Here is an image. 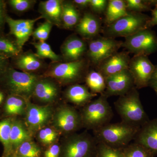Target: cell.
Instances as JSON below:
<instances>
[{"instance_id": "28", "label": "cell", "mask_w": 157, "mask_h": 157, "mask_svg": "<svg viewBox=\"0 0 157 157\" xmlns=\"http://www.w3.org/2000/svg\"><path fill=\"white\" fill-rule=\"evenodd\" d=\"M12 120L13 118L9 117L0 121V142L4 147L3 157H8L13 154L10 142Z\"/></svg>"}, {"instance_id": "13", "label": "cell", "mask_w": 157, "mask_h": 157, "mask_svg": "<svg viewBox=\"0 0 157 157\" xmlns=\"http://www.w3.org/2000/svg\"><path fill=\"white\" fill-rule=\"evenodd\" d=\"M42 16L33 19H14L8 15L6 23L9 26V35L14 37V39L22 49L26 42L33 33L34 26Z\"/></svg>"}, {"instance_id": "19", "label": "cell", "mask_w": 157, "mask_h": 157, "mask_svg": "<svg viewBox=\"0 0 157 157\" xmlns=\"http://www.w3.org/2000/svg\"><path fill=\"white\" fill-rule=\"evenodd\" d=\"M101 30L100 20L91 13H85L76 26V32L86 39L98 36Z\"/></svg>"}, {"instance_id": "16", "label": "cell", "mask_w": 157, "mask_h": 157, "mask_svg": "<svg viewBox=\"0 0 157 157\" xmlns=\"http://www.w3.org/2000/svg\"><path fill=\"white\" fill-rule=\"evenodd\" d=\"M157 155V117L149 120L140 127L134 140Z\"/></svg>"}, {"instance_id": "31", "label": "cell", "mask_w": 157, "mask_h": 157, "mask_svg": "<svg viewBox=\"0 0 157 157\" xmlns=\"http://www.w3.org/2000/svg\"><path fill=\"white\" fill-rule=\"evenodd\" d=\"M125 2L128 11L137 13L151 10V7L157 4V0H126Z\"/></svg>"}, {"instance_id": "1", "label": "cell", "mask_w": 157, "mask_h": 157, "mask_svg": "<svg viewBox=\"0 0 157 157\" xmlns=\"http://www.w3.org/2000/svg\"><path fill=\"white\" fill-rule=\"evenodd\" d=\"M140 128L122 121L117 123H109L94 130V137L97 142H102L114 148L123 149L134 140Z\"/></svg>"}, {"instance_id": "3", "label": "cell", "mask_w": 157, "mask_h": 157, "mask_svg": "<svg viewBox=\"0 0 157 157\" xmlns=\"http://www.w3.org/2000/svg\"><path fill=\"white\" fill-rule=\"evenodd\" d=\"M38 80L35 74L19 72L10 66L0 78V85L9 95L19 96L28 100L33 95Z\"/></svg>"}, {"instance_id": "30", "label": "cell", "mask_w": 157, "mask_h": 157, "mask_svg": "<svg viewBox=\"0 0 157 157\" xmlns=\"http://www.w3.org/2000/svg\"><path fill=\"white\" fill-rule=\"evenodd\" d=\"M14 154L16 157H41L42 151L36 143L29 140L21 144Z\"/></svg>"}, {"instance_id": "44", "label": "cell", "mask_w": 157, "mask_h": 157, "mask_svg": "<svg viewBox=\"0 0 157 157\" xmlns=\"http://www.w3.org/2000/svg\"><path fill=\"white\" fill-rule=\"evenodd\" d=\"M90 0H74L73 3L76 6L81 9H85L90 6Z\"/></svg>"}, {"instance_id": "7", "label": "cell", "mask_w": 157, "mask_h": 157, "mask_svg": "<svg viewBox=\"0 0 157 157\" xmlns=\"http://www.w3.org/2000/svg\"><path fill=\"white\" fill-rule=\"evenodd\" d=\"M86 63L83 59L73 62L56 63L44 74L45 77L55 78L63 84H73L85 75Z\"/></svg>"}, {"instance_id": "47", "label": "cell", "mask_w": 157, "mask_h": 157, "mask_svg": "<svg viewBox=\"0 0 157 157\" xmlns=\"http://www.w3.org/2000/svg\"><path fill=\"white\" fill-rule=\"evenodd\" d=\"M155 92L156 93V94L157 95V90H155Z\"/></svg>"}, {"instance_id": "15", "label": "cell", "mask_w": 157, "mask_h": 157, "mask_svg": "<svg viewBox=\"0 0 157 157\" xmlns=\"http://www.w3.org/2000/svg\"><path fill=\"white\" fill-rule=\"evenodd\" d=\"M129 53L128 52H117L101 62L97 67V71L105 78L128 70L131 60Z\"/></svg>"}, {"instance_id": "35", "label": "cell", "mask_w": 157, "mask_h": 157, "mask_svg": "<svg viewBox=\"0 0 157 157\" xmlns=\"http://www.w3.org/2000/svg\"><path fill=\"white\" fill-rule=\"evenodd\" d=\"M57 132L50 128H42L39 131L38 138L42 144L50 146L53 144L58 137Z\"/></svg>"}, {"instance_id": "12", "label": "cell", "mask_w": 157, "mask_h": 157, "mask_svg": "<svg viewBox=\"0 0 157 157\" xmlns=\"http://www.w3.org/2000/svg\"><path fill=\"white\" fill-rule=\"evenodd\" d=\"M106 89L103 94L107 97L125 94L135 87L134 79L128 70L105 78Z\"/></svg>"}, {"instance_id": "17", "label": "cell", "mask_w": 157, "mask_h": 157, "mask_svg": "<svg viewBox=\"0 0 157 157\" xmlns=\"http://www.w3.org/2000/svg\"><path fill=\"white\" fill-rule=\"evenodd\" d=\"M86 51L85 42L76 36L68 38L61 47L62 55L67 62L76 61L81 59Z\"/></svg>"}, {"instance_id": "11", "label": "cell", "mask_w": 157, "mask_h": 157, "mask_svg": "<svg viewBox=\"0 0 157 157\" xmlns=\"http://www.w3.org/2000/svg\"><path fill=\"white\" fill-rule=\"evenodd\" d=\"M53 124L60 132L70 134L82 125L80 114L73 107L62 106L53 116Z\"/></svg>"}, {"instance_id": "6", "label": "cell", "mask_w": 157, "mask_h": 157, "mask_svg": "<svg viewBox=\"0 0 157 157\" xmlns=\"http://www.w3.org/2000/svg\"><path fill=\"white\" fill-rule=\"evenodd\" d=\"M97 141L88 133L74 134L61 147L60 157H95Z\"/></svg>"}, {"instance_id": "37", "label": "cell", "mask_w": 157, "mask_h": 157, "mask_svg": "<svg viewBox=\"0 0 157 157\" xmlns=\"http://www.w3.org/2000/svg\"><path fill=\"white\" fill-rule=\"evenodd\" d=\"M8 4L12 10L17 12H23L31 9L36 2L34 0H9Z\"/></svg>"}, {"instance_id": "4", "label": "cell", "mask_w": 157, "mask_h": 157, "mask_svg": "<svg viewBox=\"0 0 157 157\" xmlns=\"http://www.w3.org/2000/svg\"><path fill=\"white\" fill-rule=\"evenodd\" d=\"M107 98L102 94L84 106L80 114L82 126L94 131L110 123L113 113Z\"/></svg>"}, {"instance_id": "34", "label": "cell", "mask_w": 157, "mask_h": 157, "mask_svg": "<svg viewBox=\"0 0 157 157\" xmlns=\"http://www.w3.org/2000/svg\"><path fill=\"white\" fill-rule=\"evenodd\" d=\"M95 157H124L123 149L114 148L102 142H97Z\"/></svg>"}, {"instance_id": "36", "label": "cell", "mask_w": 157, "mask_h": 157, "mask_svg": "<svg viewBox=\"0 0 157 157\" xmlns=\"http://www.w3.org/2000/svg\"><path fill=\"white\" fill-rule=\"evenodd\" d=\"M52 26L51 23L46 21L33 31L32 36L34 39L39 40V42H45L49 37Z\"/></svg>"}, {"instance_id": "23", "label": "cell", "mask_w": 157, "mask_h": 157, "mask_svg": "<svg viewBox=\"0 0 157 157\" xmlns=\"http://www.w3.org/2000/svg\"><path fill=\"white\" fill-rule=\"evenodd\" d=\"M125 1L110 0L108 2L105 11V22L107 25L111 24L128 14Z\"/></svg>"}, {"instance_id": "10", "label": "cell", "mask_w": 157, "mask_h": 157, "mask_svg": "<svg viewBox=\"0 0 157 157\" xmlns=\"http://www.w3.org/2000/svg\"><path fill=\"white\" fill-rule=\"evenodd\" d=\"M155 66L145 55H134L131 58L128 70L134 79L137 89L149 86Z\"/></svg>"}, {"instance_id": "8", "label": "cell", "mask_w": 157, "mask_h": 157, "mask_svg": "<svg viewBox=\"0 0 157 157\" xmlns=\"http://www.w3.org/2000/svg\"><path fill=\"white\" fill-rule=\"evenodd\" d=\"M122 47L134 55H145L157 51V36L150 29H146L125 38Z\"/></svg>"}, {"instance_id": "32", "label": "cell", "mask_w": 157, "mask_h": 157, "mask_svg": "<svg viewBox=\"0 0 157 157\" xmlns=\"http://www.w3.org/2000/svg\"><path fill=\"white\" fill-rule=\"evenodd\" d=\"M36 50L37 56L40 59H50L54 62H58L61 57L54 52L50 45L45 42H38L33 43Z\"/></svg>"}, {"instance_id": "18", "label": "cell", "mask_w": 157, "mask_h": 157, "mask_svg": "<svg viewBox=\"0 0 157 157\" xmlns=\"http://www.w3.org/2000/svg\"><path fill=\"white\" fill-rule=\"evenodd\" d=\"M63 2L60 0H47L40 2L39 11L41 16L52 25L60 26L62 25Z\"/></svg>"}, {"instance_id": "48", "label": "cell", "mask_w": 157, "mask_h": 157, "mask_svg": "<svg viewBox=\"0 0 157 157\" xmlns=\"http://www.w3.org/2000/svg\"><path fill=\"white\" fill-rule=\"evenodd\" d=\"M2 157H3L2 156Z\"/></svg>"}, {"instance_id": "5", "label": "cell", "mask_w": 157, "mask_h": 157, "mask_svg": "<svg viewBox=\"0 0 157 157\" xmlns=\"http://www.w3.org/2000/svg\"><path fill=\"white\" fill-rule=\"evenodd\" d=\"M150 17L142 13L129 12L126 16L107 25L105 34L107 37L114 38H124L147 29V25Z\"/></svg>"}, {"instance_id": "33", "label": "cell", "mask_w": 157, "mask_h": 157, "mask_svg": "<svg viewBox=\"0 0 157 157\" xmlns=\"http://www.w3.org/2000/svg\"><path fill=\"white\" fill-rule=\"evenodd\" d=\"M124 157H154L151 152L135 142L131 143L123 148Z\"/></svg>"}, {"instance_id": "20", "label": "cell", "mask_w": 157, "mask_h": 157, "mask_svg": "<svg viewBox=\"0 0 157 157\" xmlns=\"http://www.w3.org/2000/svg\"><path fill=\"white\" fill-rule=\"evenodd\" d=\"M97 96V94L90 92L86 86L78 84L70 86L65 92L68 101L78 106H85Z\"/></svg>"}, {"instance_id": "25", "label": "cell", "mask_w": 157, "mask_h": 157, "mask_svg": "<svg viewBox=\"0 0 157 157\" xmlns=\"http://www.w3.org/2000/svg\"><path fill=\"white\" fill-rule=\"evenodd\" d=\"M80 14L73 2H63L62 8V25L66 29L76 26L80 21Z\"/></svg>"}, {"instance_id": "26", "label": "cell", "mask_w": 157, "mask_h": 157, "mask_svg": "<svg viewBox=\"0 0 157 157\" xmlns=\"http://www.w3.org/2000/svg\"><path fill=\"white\" fill-rule=\"evenodd\" d=\"M22 49L14 38L0 32V55L7 59L15 58L21 53Z\"/></svg>"}, {"instance_id": "46", "label": "cell", "mask_w": 157, "mask_h": 157, "mask_svg": "<svg viewBox=\"0 0 157 157\" xmlns=\"http://www.w3.org/2000/svg\"><path fill=\"white\" fill-rule=\"evenodd\" d=\"M16 157L15 156V155L14 154V153L13 154L9 156V157Z\"/></svg>"}, {"instance_id": "45", "label": "cell", "mask_w": 157, "mask_h": 157, "mask_svg": "<svg viewBox=\"0 0 157 157\" xmlns=\"http://www.w3.org/2000/svg\"><path fill=\"white\" fill-rule=\"evenodd\" d=\"M6 95H5V92L2 90L0 89V105L3 104L4 101H5L6 99Z\"/></svg>"}, {"instance_id": "27", "label": "cell", "mask_w": 157, "mask_h": 157, "mask_svg": "<svg viewBox=\"0 0 157 157\" xmlns=\"http://www.w3.org/2000/svg\"><path fill=\"white\" fill-rule=\"evenodd\" d=\"M26 103L21 97L8 95L4 103V112L8 117L21 115L25 111Z\"/></svg>"}, {"instance_id": "2", "label": "cell", "mask_w": 157, "mask_h": 157, "mask_svg": "<svg viewBox=\"0 0 157 157\" xmlns=\"http://www.w3.org/2000/svg\"><path fill=\"white\" fill-rule=\"evenodd\" d=\"M137 89L135 87L114 102V107L122 121L133 126H142L149 120L144 111Z\"/></svg>"}, {"instance_id": "9", "label": "cell", "mask_w": 157, "mask_h": 157, "mask_svg": "<svg viewBox=\"0 0 157 157\" xmlns=\"http://www.w3.org/2000/svg\"><path fill=\"white\" fill-rule=\"evenodd\" d=\"M122 41L108 37H99L89 43L88 56L90 61L98 67L101 62L117 52Z\"/></svg>"}, {"instance_id": "42", "label": "cell", "mask_w": 157, "mask_h": 157, "mask_svg": "<svg viewBox=\"0 0 157 157\" xmlns=\"http://www.w3.org/2000/svg\"><path fill=\"white\" fill-rule=\"evenodd\" d=\"M151 11V17L147 25V29H150L157 25V4L155 6V8Z\"/></svg>"}, {"instance_id": "41", "label": "cell", "mask_w": 157, "mask_h": 157, "mask_svg": "<svg viewBox=\"0 0 157 157\" xmlns=\"http://www.w3.org/2000/svg\"><path fill=\"white\" fill-rule=\"evenodd\" d=\"M10 66L9 59L0 55V78L5 74Z\"/></svg>"}, {"instance_id": "22", "label": "cell", "mask_w": 157, "mask_h": 157, "mask_svg": "<svg viewBox=\"0 0 157 157\" xmlns=\"http://www.w3.org/2000/svg\"><path fill=\"white\" fill-rule=\"evenodd\" d=\"M58 94V88L52 82L39 79L34 88L33 95L42 102L50 103L55 100Z\"/></svg>"}, {"instance_id": "21", "label": "cell", "mask_w": 157, "mask_h": 157, "mask_svg": "<svg viewBox=\"0 0 157 157\" xmlns=\"http://www.w3.org/2000/svg\"><path fill=\"white\" fill-rule=\"evenodd\" d=\"M13 59L15 67L25 73H32L37 71L43 65L41 59L31 52L21 53Z\"/></svg>"}, {"instance_id": "40", "label": "cell", "mask_w": 157, "mask_h": 157, "mask_svg": "<svg viewBox=\"0 0 157 157\" xmlns=\"http://www.w3.org/2000/svg\"><path fill=\"white\" fill-rule=\"evenodd\" d=\"M7 16L6 2L0 0V32H3Z\"/></svg>"}, {"instance_id": "38", "label": "cell", "mask_w": 157, "mask_h": 157, "mask_svg": "<svg viewBox=\"0 0 157 157\" xmlns=\"http://www.w3.org/2000/svg\"><path fill=\"white\" fill-rule=\"evenodd\" d=\"M108 2L106 0H90V6L93 11L101 14L106 11Z\"/></svg>"}, {"instance_id": "14", "label": "cell", "mask_w": 157, "mask_h": 157, "mask_svg": "<svg viewBox=\"0 0 157 157\" xmlns=\"http://www.w3.org/2000/svg\"><path fill=\"white\" fill-rule=\"evenodd\" d=\"M25 110L26 123L33 131H39L44 128L52 117V109L48 105L38 106L27 102Z\"/></svg>"}, {"instance_id": "29", "label": "cell", "mask_w": 157, "mask_h": 157, "mask_svg": "<svg viewBox=\"0 0 157 157\" xmlns=\"http://www.w3.org/2000/svg\"><path fill=\"white\" fill-rule=\"evenodd\" d=\"M86 83L91 92L94 94H102L106 89L105 78L100 72L91 70L86 74L85 78Z\"/></svg>"}, {"instance_id": "43", "label": "cell", "mask_w": 157, "mask_h": 157, "mask_svg": "<svg viewBox=\"0 0 157 157\" xmlns=\"http://www.w3.org/2000/svg\"><path fill=\"white\" fill-rule=\"evenodd\" d=\"M149 86L151 87L154 90H157V65L155 66L154 70L149 83Z\"/></svg>"}, {"instance_id": "39", "label": "cell", "mask_w": 157, "mask_h": 157, "mask_svg": "<svg viewBox=\"0 0 157 157\" xmlns=\"http://www.w3.org/2000/svg\"><path fill=\"white\" fill-rule=\"evenodd\" d=\"M60 146L56 144H53L44 152L43 157H60Z\"/></svg>"}, {"instance_id": "24", "label": "cell", "mask_w": 157, "mask_h": 157, "mask_svg": "<svg viewBox=\"0 0 157 157\" xmlns=\"http://www.w3.org/2000/svg\"><path fill=\"white\" fill-rule=\"evenodd\" d=\"M29 140H31V136L27 130L20 121L13 119L10 134L13 154L21 144Z\"/></svg>"}]
</instances>
